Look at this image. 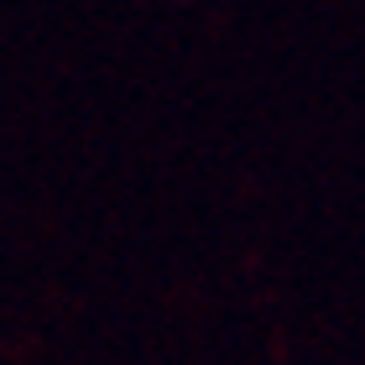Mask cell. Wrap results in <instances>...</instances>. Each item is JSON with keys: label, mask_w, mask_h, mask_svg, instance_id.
Instances as JSON below:
<instances>
[{"label": "cell", "mask_w": 365, "mask_h": 365, "mask_svg": "<svg viewBox=\"0 0 365 365\" xmlns=\"http://www.w3.org/2000/svg\"><path fill=\"white\" fill-rule=\"evenodd\" d=\"M178 6H188V0H178Z\"/></svg>", "instance_id": "cell-1"}]
</instances>
